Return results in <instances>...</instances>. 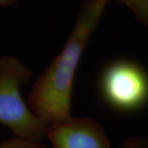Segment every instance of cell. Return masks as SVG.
<instances>
[{
	"instance_id": "ba28073f",
	"label": "cell",
	"mask_w": 148,
	"mask_h": 148,
	"mask_svg": "<svg viewBox=\"0 0 148 148\" xmlns=\"http://www.w3.org/2000/svg\"><path fill=\"white\" fill-rule=\"evenodd\" d=\"M12 1V0H0V3H8Z\"/></svg>"
},
{
	"instance_id": "7a4b0ae2",
	"label": "cell",
	"mask_w": 148,
	"mask_h": 148,
	"mask_svg": "<svg viewBox=\"0 0 148 148\" xmlns=\"http://www.w3.org/2000/svg\"><path fill=\"white\" fill-rule=\"evenodd\" d=\"M31 72L17 59H0V123L10 127L15 137L39 141L50 123L34 115L22 99L20 84L27 83Z\"/></svg>"
},
{
	"instance_id": "277c9868",
	"label": "cell",
	"mask_w": 148,
	"mask_h": 148,
	"mask_svg": "<svg viewBox=\"0 0 148 148\" xmlns=\"http://www.w3.org/2000/svg\"><path fill=\"white\" fill-rule=\"evenodd\" d=\"M46 135L53 148H110L103 128L89 118L52 122Z\"/></svg>"
},
{
	"instance_id": "5b68a950",
	"label": "cell",
	"mask_w": 148,
	"mask_h": 148,
	"mask_svg": "<svg viewBox=\"0 0 148 148\" xmlns=\"http://www.w3.org/2000/svg\"><path fill=\"white\" fill-rule=\"evenodd\" d=\"M0 148H46L39 141H31L14 137L0 143Z\"/></svg>"
},
{
	"instance_id": "6da1fadb",
	"label": "cell",
	"mask_w": 148,
	"mask_h": 148,
	"mask_svg": "<svg viewBox=\"0 0 148 148\" xmlns=\"http://www.w3.org/2000/svg\"><path fill=\"white\" fill-rule=\"evenodd\" d=\"M105 4L106 0H89L85 3L64 49L32 88L29 102L34 114L49 123L71 118V94L75 70Z\"/></svg>"
},
{
	"instance_id": "52a82bcc",
	"label": "cell",
	"mask_w": 148,
	"mask_h": 148,
	"mask_svg": "<svg viewBox=\"0 0 148 148\" xmlns=\"http://www.w3.org/2000/svg\"><path fill=\"white\" fill-rule=\"evenodd\" d=\"M121 148H148V137H134L124 141Z\"/></svg>"
},
{
	"instance_id": "8992f818",
	"label": "cell",
	"mask_w": 148,
	"mask_h": 148,
	"mask_svg": "<svg viewBox=\"0 0 148 148\" xmlns=\"http://www.w3.org/2000/svg\"><path fill=\"white\" fill-rule=\"evenodd\" d=\"M138 16L148 25V0H127Z\"/></svg>"
},
{
	"instance_id": "3957f363",
	"label": "cell",
	"mask_w": 148,
	"mask_h": 148,
	"mask_svg": "<svg viewBox=\"0 0 148 148\" xmlns=\"http://www.w3.org/2000/svg\"><path fill=\"white\" fill-rule=\"evenodd\" d=\"M99 90L104 101L116 111L136 112L148 102V75L134 62L116 61L102 72Z\"/></svg>"
}]
</instances>
